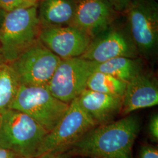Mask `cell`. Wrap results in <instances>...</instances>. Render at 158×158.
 <instances>
[{
	"label": "cell",
	"mask_w": 158,
	"mask_h": 158,
	"mask_svg": "<svg viewBox=\"0 0 158 158\" xmlns=\"http://www.w3.org/2000/svg\"><path fill=\"white\" fill-rule=\"evenodd\" d=\"M141 129L136 115L96 126L70 147V155L90 158H132L134 143Z\"/></svg>",
	"instance_id": "1"
},
{
	"label": "cell",
	"mask_w": 158,
	"mask_h": 158,
	"mask_svg": "<svg viewBox=\"0 0 158 158\" xmlns=\"http://www.w3.org/2000/svg\"><path fill=\"white\" fill-rule=\"evenodd\" d=\"M37 6L6 12L0 27V49L6 62L15 60L39 40Z\"/></svg>",
	"instance_id": "2"
},
{
	"label": "cell",
	"mask_w": 158,
	"mask_h": 158,
	"mask_svg": "<svg viewBox=\"0 0 158 158\" xmlns=\"http://www.w3.org/2000/svg\"><path fill=\"white\" fill-rule=\"evenodd\" d=\"M48 132L27 114L13 109L1 114L0 147L22 158H35Z\"/></svg>",
	"instance_id": "3"
},
{
	"label": "cell",
	"mask_w": 158,
	"mask_h": 158,
	"mask_svg": "<svg viewBox=\"0 0 158 158\" xmlns=\"http://www.w3.org/2000/svg\"><path fill=\"white\" fill-rule=\"evenodd\" d=\"M69 104L53 96L46 87L20 85L10 109L27 114L48 132L66 113Z\"/></svg>",
	"instance_id": "4"
},
{
	"label": "cell",
	"mask_w": 158,
	"mask_h": 158,
	"mask_svg": "<svg viewBox=\"0 0 158 158\" xmlns=\"http://www.w3.org/2000/svg\"><path fill=\"white\" fill-rule=\"evenodd\" d=\"M96 125L80 106L77 97L56 126L46 135L35 158L52 153L68 151L70 147Z\"/></svg>",
	"instance_id": "5"
},
{
	"label": "cell",
	"mask_w": 158,
	"mask_h": 158,
	"mask_svg": "<svg viewBox=\"0 0 158 158\" xmlns=\"http://www.w3.org/2000/svg\"><path fill=\"white\" fill-rule=\"evenodd\" d=\"M125 12L126 28L139 55L151 57L158 48V3L156 0H131Z\"/></svg>",
	"instance_id": "6"
},
{
	"label": "cell",
	"mask_w": 158,
	"mask_h": 158,
	"mask_svg": "<svg viewBox=\"0 0 158 158\" xmlns=\"http://www.w3.org/2000/svg\"><path fill=\"white\" fill-rule=\"evenodd\" d=\"M61 60L38 40L8 64L20 85L46 87Z\"/></svg>",
	"instance_id": "7"
},
{
	"label": "cell",
	"mask_w": 158,
	"mask_h": 158,
	"mask_svg": "<svg viewBox=\"0 0 158 158\" xmlns=\"http://www.w3.org/2000/svg\"><path fill=\"white\" fill-rule=\"evenodd\" d=\"M96 64L80 57L62 59L46 87L56 98L70 104L86 89Z\"/></svg>",
	"instance_id": "8"
},
{
	"label": "cell",
	"mask_w": 158,
	"mask_h": 158,
	"mask_svg": "<svg viewBox=\"0 0 158 158\" xmlns=\"http://www.w3.org/2000/svg\"><path fill=\"white\" fill-rule=\"evenodd\" d=\"M139 56L138 51L125 27L110 28L97 36L80 57L99 63L119 57L138 58Z\"/></svg>",
	"instance_id": "9"
},
{
	"label": "cell",
	"mask_w": 158,
	"mask_h": 158,
	"mask_svg": "<svg viewBox=\"0 0 158 158\" xmlns=\"http://www.w3.org/2000/svg\"><path fill=\"white\" fill-rule=\"evenodd\" d=\"M92 38L72 26L41 29L39 40L61 59L81 57Z\"/></svg>",
	"instance_id": "10"
},
{
	"label": "cell",
	"mask_w": 158,
	"mask_h": 158,
	"mask_svg": "<svg viewBox=\"0 0 158 158\" xmlns=\"http://www.w3.org/2000/svg\"><path fill=\"white\" fill-rule=\"evenodd\" d=\"M116 11L106 0H80L70 26L94 39L110 28Z\"/></svg>",
	"instance_id": "11"
},
{
	"label": "cell",
	"mask_w": 158,
	"mask_h": 158,
	"mask_svg": "<svg viewBox=\"0 0 158 158\" xmlns=\"http://www.w3.org/2000/svg\"><path fill=\"white\" fill-rule=\"evenodd\" d=\"M156 79L143 71L127 83L121 114L127 116L136 110L158 105Z\"/></svg>",
	"instance_id": "12"
},
{
	"label": "cell",
	"mask_w": 158,
	"mask_h": 158,
	"mask_svg": "<svg viewBox=\"0 0 158 158\" xmlns=\"http://www.w3.org/2000/svg\"><path fill=\"white\" fill-rule=\"evenodd\" d=\"M80 106L96 126L108 124L121 113L123 98L85 89L77 97Z\"/></svg>",
	"instance_id": "13"
},
{
	"label": "cell",
	"mask_w": 158,
	"mask_h": 158,
	"mask_svg": "<svg viewBox=\"0 0 158 158\" xmlns=\"http://www.w3.org/2000/svg\"><path fill=\"white\" fill-rule=\"evenodd\" d=\"M77 0H40L37 6L41 29L70 26Z\"/></svg>",
	"instance_id": "14"
},
{
	"label": "cell",
	"mask_w": 158,
	"mask_h": 158,
	"mask_svg": "<svg viewBox=\"0 0 158 158\" xmlns=\"http://www.w3.org/2000/svg\"><path fill=\"white\" fill-rule=\"evenodd\" d=\"M143 71V63L139 57H116L104 62L96 63L94 69V72L111 75L126 83Z\"/></svg>",
	"instance_id": "15"
},
{
	"label": "cell",
	"mask_w": 158,
	"mask_h": 158,
	"mask_svg": "<svg viewBox=\"0 0 158 158\" xmlns=\"http://www.w3.org/2000/svg\"><path fill=\"white\" fill-rule=\"evenodd\" d=\"M127 83L113 76L94 72L87 80L86 89L123 98Z\"/></svg>",
	"instance_id": "16"
},
{
	"label": "cell",
	"mask_w": 158,
	"mask_h": 158,
	"mask_svg": "<svg viewBox=\"0 0 158 158\" xmlns=\"http://www.w3.org/2000/svg\"><path fill=\"white\" fill-rule=\"evenodd\" d=\"M20 87L10 65L0 66V114L10 108Z\"/></svg>",
	"instance_id": "17"
},
{
	"label": "cell",
	"mask_w": 158,
	"mask_h": 158,
	"mask_svg": "<svg viewBox=\"0 0 158 158\" xmlns=\"http://www.w3.org/2000/svg\"><path fill=\"white\" fill-rule=\"evenodd\" d=\"M38 4V2L31 0H0V7L6 12L37 6Z\"/></svg>",
	"instance_id": "18"
},
{
	"label": "cell",
	"mask_w": 158,
	"mask_h": 158,
	"mask_svg": "<svg viewBox=\"0 0 158 158\" xmlns=\"http://www.w3.org/2000/svg\"><path fill=\"white\" fill-rule=\"evenodd\" d=\"M148 132L154 142L158 141V114L155 113L150 118L148 124Z\"/></svg>",
	"instance_id": "19"
},
{
	"label": "cell",
	"mask_w": 158,
	"mask_h": 158,
	"mask_svg": "<svg viewBox=\"0 0 158 158\" xmlns=\"http://www.w3.org/2000/svg\"><path fill=\"white\" fill-rule=\"evenodd\" d=\"M139 158H158V149L149 145L143 146L140 151Z\"/></svg>",
	"instance_id": "20"
},
{
	"label": "cell",
	"mask_w": 158,
	"mask_h": 158,
	"mask_svg": "<svg viewBox=\"0 0 158 158\" xmlns=\"http://www.w3.org/2000/svg\"><path fill=\"white\" fill-rule=\"evenodd\" d=\"M114 8L116 11H126L130 5L131 0H106Z\"/></svg>",
	"instance_id": "21"
},
{
	"label": "cell",
	"mask_w": 158,
	"mask_h": 158,
	"mask_svg": "<svg viewBox=\"0 0 158 158\" xmlns=\"http://www.w3.org/2000/svg\"><path fill=\"white\" fill-rule=\"evenodd\" d=\"M19 155L11 150L0 147V158H21Z\"/></svg>",
	"instance_id": "22"
},
{
	"label": "cell",
	"mask_w": 158,
	"mask_h": 158,
	"mask_svg": "<svg viewBox=\"0 0 158 158\" xmlns=\"http://www.w3.org/2000/svg\"><path fill=\"white\" fill-rule=\"evenodd\" d=\"M71 156L69 152L64 151L62 152L52 153L40 156V158H69Z\"/></svg>",
	"instance_id": "23"
},
{
	"label": "cell",
	"mask_w": 158,
	"mask_h": 158,
	"mask_svg": "<svg viewBox=\"0 0 158 158\" xmlns=\"http://www.w3.org/2000/svg\"><path fill=\"white\" fill-rule=\"evenodd\" d=\"M6 12L4 11L1 7H0V27L2 25V23L4 21V17L6 15Z\"/></svg>",
	"instance_id": "24"
},
{
	"label": "cell",
	"mask_w": 158,
	"mask_h": 158,
	"mask_svg": "<svg viewBox=\"0 0 158 158\" xmlns=\"http://www.w3.org/2000/svg\"><path fill=\"white\" fill-rule=\"evenodd\" d=\"M6 63V59H5L4 55H3L2 53V51H1V49H0V66L2 65L3 64H4Z\"/></svg>",
	"instance_id": "25"
},
{
	"label": "cell",
	"mask_w": 158,
	"mask_h": 158,
	"mask_svg": "<svg viewBox=\"0 0 158 158\" xmlns=\"http://www.w3.org/2000/svg\"><path fill=\"white\" fill-rule=\"evenodd\" d=\"M31 1H34V2H38V1H39V0H31Z\"/></svg>",
	"instance_id": "26"
},
{
	"label": "cell",
	"mask_w": 158,
	"mask_h": 158,
	"mask_svg": "<svg viewBox=\"0 0 158 158\" xmlns=\"http://www.w3.org/2000/svg\"><path fill=\"white\" fill-rule=\"evenodd\" d=\"M1 114H0V123H1Z\"/></svg>",
	"instance_id": "27"
},
{
	"label": "cell",
	"mask_w": 158,
	"mask_h": 158,
	"mask_svg": "<svg viewBox=\"0 0 158 158\" xmlns=\"http://www.w3.org/2000/svg\"><path fill=\"white\" fill-rule=\"evenodd\" d=\"M40 158V157H38V158Z\"/></svg>",
	"instance_id": "28"
},
{
	"label": "cell",
	"mask_w": 158,
	"mask_h": 158,
	"mask_svg": "<svg viewBox=\"0 0 158 158\" xmlns=\"http://www.w3.org/2000/svg\"><path fill=\"white\" fill-rule=\"evenodd\" d=\"M77 1H80V0H77Z\"/></svg>",
	"instance_id": "29"
}]
</instances>
